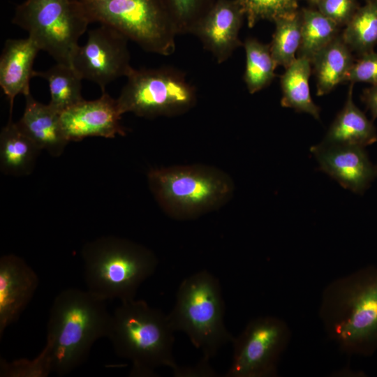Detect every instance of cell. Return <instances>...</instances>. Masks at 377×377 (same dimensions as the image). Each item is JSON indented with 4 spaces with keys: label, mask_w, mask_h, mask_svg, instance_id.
Wrapping results in <instances>:
<instances>
[{
    "label": "cell",
    "mask_w": 377,
    "mask_h": 377,
    "mask_svg": "<svg viewBox=\"0 0 377 377\" xmlns=\"http://www.w3.org/2000/svg\"><path fill=\"white\" fill-rule=\"evenodd\" d=\"M105 300L89 290L68 288L54 298L47 325L46 344L35 359L17 361L20 376L66 375L87 358L94 343L108 337L111 313Z\"/></svg>",
    "instance_id": "obj_1"
},
{
    "label": "cell",
    "mask_w": 377,
    "mask_h": 377,
    "mask_svg": "<svg viewBox=\"0 0 377 377\" xmlns=\"http://www.w3.org/2000/svg\"><path fill=\"white\" fill-rule=\"evenodd\" d=\"M318 316L327 338L348 355L377 352V266L368 265L331 281Z\"/></svg>",
    "instance_id": "obj_2"
},
{
    "label": "cell",
    "mask_w": 377,
    "mask_h": 377,
    "mask_svg": "<svg viewBox=\"0 0 377 377\" xmlns=\"http://www.w3.org/2000/svg\"><path fill=\"white\" fill-rule=\"evenodd\" d=\"M168 315L145 300L121 302L111 313L110 340L115 353L131 362V376H154L161 367L180 369L173 355L174 333Z\"/></svg>",
    "instance_id": "obj_3"
},
{
    "label": "cell",
    "mask_w": 377,
    "mask_h": 377,
    "mask_svg": "<svg viewBox=\"0 0 377 377\" xmlns=\"http://www.w3.org/2000/svg\"><path fill=\"white\" fill-rule=\"evenodd\" d=\"M82 258L87 290L105 301L135 299L140 286L154 274L158 265L151 251L113 236L86 244Z\"/></svg>",
    "instance_id": "obj_4"
},
{
    "label": "cell",
    "mask_w": 377,
    "mask_h": 377,
    "mask_svg": "<svg viewBox=\"0 0 377 377\" xmlns=\"http://www.w3.org/2000/svg\"><path fill=\"white\" fill-rule=\"evenodd\" d=\"M225 302L219 280L207 270L195 272L179 284L168 317L175 332L184 333L209 361L234 337L224 323Z\"/></svg>",
    "instance_id": "obj_5"
},
{
    "label": "cell",
    "mask_w": 377,
    "mask_h": 377,
    "mask_svg": "<svg viewBox=\"0 0 377 377\" xmlns=\"http://www.w3.org/2000/svg\"><path fill=\"white\" fill-rule=\"evenodd\" d=\"M90 21L108 25L150 53L168 56L177 32L163 0H80Z\"/></svg>",
    "instance_id": "obj_6"
},
{
    "label": "cell",
    "mask_w": 377,
    "mask_h": 377,
    "mask_svg": "<svg viewBox=\"0 0 377 377\" xmlns=\"http://www.w3.org/2000/svg\"><path fill=\"white\" fill-rule=\"evenodd\" d=\"M149 185L166 213L188 219L212 209L227 200L232 184L226 175L202 166H175L151 170Z\"/></svg>",
    "instance_id": "obj_7"
},
{
    "label": "cell",
    "mask_w": 377,
    "mask_h": 377,
    "mask_svg": "<svg viewBox=\"0 0 377 377\" xmlns=\"http://www.w3.org/2000/svg\"><path fill=\"white\" fill-rule=\"evenodd\" d=\"M12 22L57 63L68 66L91 23L80 0H25L16 6Z\"/></svg>",
    "instance_id": "obj_8"
},
{
    "label": "cell",
    "mask_w": 377,
    "mask_h": 377,
    "mask_svg": "<svg viewBox=\"0 0 377 377\" xmlns=\"http://www.w3.org/2000/svg\"><path fill=\"white\" fill-rule=\"evenodd\" d=\"M117 98L121 114L153 118L184 114L195 104L197 93L182 71L170 67L133 68Z\"/></svg>",
    "instance_id": "obj_9"
},
{
    "label": "cell",
    "mask_w": 377,
    "mask_h": 377,
    "mask_svg": "<svg viewBox=\"0 0 377 377\" xmlns=\"http://www.w3.org/2000/svg\"><path fill=\"white\" fill-rule=\"evenodd\" d=\"M288 324L278 317L251 320L235 337L231 364L227 377H274L279 360L290 341Z\"/></svg>",
    "instance_id": "obj_10"
},
{
    "label": "cell",
    "mask_w": 377,
    "mask_h": 377,
    "mask_svg": "<svg viewBox=\"0 0 377 377\" xmlns=\"http://www.w3.org/2000/svg\"><path fill=\"white\" fill-rule=\"evenodd\" d=\"M128 39L116 29L100 24L88 31L87 40L78 45L71 66L84 80L98 84L102 92L119 77L127 75L133 68L130 63Z\"/></svg>",
    "instance_id": "obj_11"
},
{
    "label": "cell",
    "mask_w": 377,
    "mask_h": 377,
    "mask_svg": "<svg viewBox=\"0 0 377 377\" xmlns=\"http://www.w3.org/2000/svg\"><path fill=\"white\" fill-rule=\"evenodd\" d=\"M121 115L117 100L105 91L96 100L84 99L61 112L60 121L68 142L87 137L114 138L126 133Z\"/></svg>",
    "instance_id": "obj_12"
},
{
    "label": "cell",
    "mask_w": 377,
    "mask_h": 377,
    "mask_svg": "<svg viewBox=\"0 0 377 377\" xmlns=\"http://www.w3.org/2000/svg\"><path fill=\"white\" fill-rule=\"evenodd\" d=\"M310 151L322 171L357 194H363L377 177L376 165L371 162L364 147L320 143Z\"/></svg>",
    "instance_id": "obj_13"
},
{
    "label": "cell",
    "mask_w": 377,
    "mask_h": 377,
    "mask_svg": "<svg viewBox=\"0 0 377 377\" xmlns=\"http://www.w3.org/2000/svg\"><path fill=\"white\" fill-rule=\"evenodd\" d=\"M244 17L238 0H216L193 34L217 63L222 64L243 45L239 31Z\"/></svg>",
    "instance_id": "obj_14"
},
{
    "label": "cell",
    "mask_w": 377,
    "mask_h": 377,
    "mask_svg": "<svg viewBox=\"0 0 377 377\" xmlns=\"http://www.w3.org/2000/svg\"><path fill=\"white\" fill-rule=\"evenodd\" d=\"M39 279L21 258L4 255L0 258V337L15 323L33 297Z\"/></svg>",
    "instance_id": "obj_15"
},
{
    "label": "cell",
    "mask_w": 377,
    "mask_h": 377,
    "mask_svg": "<svg viewBox=\"0 0 377 377\" xmlns=\"http://www.w3.org/2000/svg\"><path fill=\"white\" fill-rule=\"evenodd\" d=\"M40 51L29 36L6 40L0 56V86L10 104L12 114L15 97L30 94V81L34 77L35 59Z\"/></svg>",
    "instance_id": "obj_16"
},
{
    "label": "cell",
    "mask_w": 377,
    "mask_h": 377,
    "mask_svg": "<svg viewBox=\"0 0 377 377\" xmlns=\"http://www.w3.org/2000/svg\"><path fill=\"white\" fill-rule=\"evenodd\" d=\"M19 128L40 149L53 156H59L68 142L64 133L60 113L49 103H42L29 94L25 96V107Z\"/></svg>",
    "instance_id": "obj_17"
},
{
    "label": "cell",
    "mask_w": 377,
    "mask_h": 377,
    "mask_svg": "<svg viewBox=\"0 0 377 377\" xmlns=\"http://www.w3.org/2000/svg\"><path fill=\"white\" fill-rule=\"evenodd\" d=\"M353 83H350L346 100L320 142L325 145L366 147L377 141V130L353 101Z\"/></svg>",
    "instance_id": "obj_18"
},
{
    "label": "cell",
    "mask_w": 377,
    "mask_h": 377,
    "mask_svg": "<svg viewBox=\"0 0 377 377\" xmlns=\"http://www.w3.org/2000/svg\"><path fill=\"white\" fill-rule=\"evenodd\" d=\"M355 58L341 34L311 61L316 80V95L324 96L345 82Z\"/></svg>",
    "instance_id": "obj_19"
},
{
    "label": "cell",
    "mask_w": 377,
    "mask_h": 377,
    "mask_svg": "<svg viewBox=\"0 0 377 377\" xmlns=\"http://www.w3.org/2000/svg\"><path fill=\"white\" fill-rule=\"evenodd\" d=\"M41 149L12 121L10 115L0 133V165L7 175L30 174Z\"/></svg>",
    "instance_id": "obj_20"
},
{
    "label": "cell",
    "mask_w": 377,
    "mask_h": 377,
    "mask_svg": "<svg viewBox=\"0 0 377 377\" xmlns=\"http://www.w3.org/2000/svg\"><path fill=\"white\" fill-rule=\"evenodd\" d=\"M312 73L311 61L297 57L280 77L282 92L281 105L298 112L311 114L320 119V108L312 100L309 89V77Z\"/></svg>",
    "instance_id": "obj_21"
},
{
    "label": "cell",
    "mask_w": 377,
    "mask_h": 377,
    "mask_svg": "<svg viewBox=\"0 0 377 377\" xmlns=\"http://www.w3.org/2000/svg\"><path fill=\"white\" fill-rule=\"evenodd\" d=\"M36 76L45 79L48 83L49 104L59 113L84 100L82 96L83 79L71 66L56 63L45 71H35Z\"/></svg>",
    "instance_id": "obj_22"
},
{
    "label": "cell",
    "mask_w": 377,
    "mask_h": 377,
    "mask_svg": "<svg viewBox=\"0 0 377 377\" xmlns=\"http://www.w3.org/2000/svg\"><path fill=\"white\" fill-rule=\"evenodd\" d=\"M341 36L345 43L357 57L374 50L377 45V0H364Z\"/></svg>",
    "instance_id": "obj_23"
},
{
    "label": "cell",
    "mask_w": 377,
    "mask_h": 377,
    "mask_svg": "<svg viewBox=\"0 0 377 377\" xmlns=\"http://www.w3.org/2000/svg\"><path fill=\"white\" fill-rule=\"evenodd\" d=\"M302 38L297 57L310 61L340 34V27L316 8H300Z\"/></svg>",
    "instance_id": "obj_24"
},
{
    "label": "cell",
    "mask_w": 377,
    "mask_h": 377,
    "mask_svg": "<svg viewBox=\"0 0 377 377\" xmlns=\"http://www.w3.org/2000/svg\"><path fill=\"white\" fill-rule=\"evenodd\" d=\"M246 54L244 80L250 94H255L268 87L274 77L276 68L269 44L254 38H247L243 43Z\"/></svg>",
    "instance_id": "obj_25"
},
{
    "label": "cell",
    "mask_w": 377,
    "mask_h": 377,
    "mask_svg": "<svg viewBox=\"0 0 377 377\" xmlns=\"http://www.w3.org/2000/svg\"><path fill=\"white\" fill-rule=\"evenodd\" d=\"M275 30L269 43L276 66L288 67L297 58L302 38L300 9L274 22Z\"/></svg>",
    "instance_id": "obj_26"
},
{
    "label": "cell",
    "mask_w": 377,
    "mask_h": 377,
    "mask_svg": "<svg viewBox=\"0 0 377 377\" xmlns=\"http://www.w3.org/2000/svg\"><path fill=\"white\" fill-rule=\"evenodd\" d=\"M177 34H193L216 0H163Z\"/></svg>",
    "instance_id": "obj_27"
},
{
    "label": "cell",
    "mask_w": 377,
    "mask_h": 377,
    "mask_svg": "<svg viewBox=\"0 0 377 377\" xmlns=\"http://www.w3.org/2000/svg\"><path fill=\"white\" fill-rule=\"evenodd\" d=\"M249 28L260 20L274 22L299 10L298 0H238Z\"/></svg>",
    "instance_id": "obj_28"
},
{
    "label": "cell",
    "mask_w": 377,
    "mask_h": 377,
    "mask_svg": "<svg viewBox=\"0 0 377 377\" xmlns=\"http://www.w3.org/2000/svg\"><path fill=\"white\" fill-rule=\"evenodd\" d=\"M312 4L339 27H345L360 6L357 0H315Z\"/></svg>",
    "instance_id": "obj_29"
},
{
    "label": "cell",
    "mask_w": 377,
    "mask_h": 377,
    "mask_svg": "<svg viewBox=\"0 0 377 377\" xmlns=\"http://www.w3.org/2000/svg\"><path fill=\"white\" fill-rule=\"evenodd\" d=\"M346 82L377 85V52L374 50L358 57L350 68Z\"/></svg>",
    "instance_id": "obj_30"
},
{
    "label": "cell",
    "mask_w": 377,
    "mask_h": 377,
    "mask_svg": "<svg viewBox=\"0 0 377 377\" xmlns=\"http://www.w3.org/2000/svg\"><path fill=\"white\" fill-rule=\"evenodd\" d=\"M360 98L366 109L370 112L372 120L377 119V85L365 88Z\"/></svg>",
    "instance_id": "obj_31"
},
{
    "label": "cell",
    "mask_w": 377,
    "mask_h": 377,
    "mask_svg": "<svg viewBox=\"0 0 377 377\" xmlns=\"http://www.w3.org/2000/svg\"><path fill=\"white\" fill-rule=\"evenodd\" d=\"M311 3L315 1V0H309Z\"/></svg>",
    "instance_id": "obj_32"
},
{
    "label": "cell",
    "mask_w": 377,
    "mask_h": 377,
    "mask_svg": "<svg viewBox=\"0 0 377 377\" xmlns=\"http://www.w3.org/2000/svg\"><path fill=\"white\" fill-rule=\"evenodd\" d=\"M376 168H377V165H376Z\"/></svg>",
    "instance_id": "obj_33"
}]
</instances>
